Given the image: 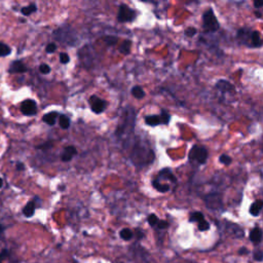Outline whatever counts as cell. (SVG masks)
I'll list each match as a JSON object with an SVG mask.
<instances>
[{
    "label": "cell",
    "instance_id": "cell-1",
    "mask_svg": "<svg viewBox=\"0 0 263 263\" xmlns=\"http://www.w3.org/2000/svg\"><path fill=\"white\" fill-rule=\"evenodd\" d=\"M154 152L151 148L142 143H137L133 147L131 159L136 166H147L154 160Z\"/></svg>",
    "mask_w": 263,
    "mask_h": 263
},
{
    "label": "cell",
    "instance_id": "cell-2",
    "mask_svg": "<svg viewBox=\"0 0 263 263\" xmlns=\"http://www.w3.org/2000/svg\"><path fill=\"white\" fill-rule=\"evenodd\" d=\"M202 28L206 32H216L220 28L219 22L211 7L202 15Z\"/></svg>",
    "mask_w": 263,
    "mask_h": 263
},
{
    "label": "cell",
    "instance_id": "cell-3",
    "mask_svg": "<svg viewBox=\"0 0 263 263\" xmlns=\"http://www.w3.org/2000/svg\"><path fill=\"white\" fill-rule=\"evenodd\" d=\"M126 115H124V119H123V122H122V124H120V126L117 128V130L115 131V134H116L118 137H120V136L124 135V134L126 133V129L129 128V131L130 132H133L134 130V126H135V117H136V114H135V111H134V109H126Z\"/></svg>",
    "mask_w": 263,
    "mask_h": 263
},
{
    "label": "cell",
    "instance_id": "cell-4",
    "mask_svg": "<svg viewBox=\"0 0 263 263\" xmlns=\"http://www.w3.org/2000/svg\"><path fill=\"white\" fill-rule=\"evenodd\" d=\"M188 159L191 162H197L199 164H204L208 159V150L206 147L200 145H194L189 151Z\"/></svg>",
    "mask_w": 263,
    "mask_h": 263
},
{
    "label": "cell",
    "instance_id": "cell-5",
    "mask_svg": "<svg viewBox=\"0 0 263 263\" xmlns=\"http://www.w3.org/2000/svg\"><path fill=\"white\" fill-rule=\"evenodd\" d=\"M136 19V12L133 10L129 5L126 4H120L118 8V13H117V20L120 23H130V22L135 21Z\"/></svg>",
    "mask_w": 263,
    "mask_h": 263
},
{
    "label": "cell",
    "instance_id": "cell-6",
    "mask_svg": "<svg viewBox=\"0 0 263 263\" xmlns=\"http://www.w3.org/2000/svg\"><path fill=\"white\" fill-rule=\"evenodd\" d=\"M88 104L91 106V109L94 113L96 114H101L105 111L107 103L106 101H104L103 99L97 97V96H91L90 99H88Z\"/></svg>",
    "mask_w": 263,
    "mask_h": 263
},
{
    "label": "cell",
    "instance_id": "cell-7",
    "mask_svg": "<svg viewBox=\"0 0 263 263\" xmlns=\"http://www.w3.org/2000/svg\"><path fill=\"white\" fill-rule=\"evenodd\" d=\"M207 207L211 210H217L222 207V200L219 194H210L205 197Z\"/></svg>",
    "mask_w": 263,
    "mask_h": 263
},
{
    "label": "cell",
    "instance_id": "cell-8",
    "mask_svg": "<svg viewBox=\"0 0 263 263\" xmlns=\"http://www.w3.org/2000/svg\"><path fill=\"white\" fill-rule=\"evenodd\" d=\"M21 111L23 114L29 115V116H31V115H35L37 112V106H36L35 101L30 100V99L24 101L21 106Z\"/></svg>",
    "mask_w": 263,
    "mask_h": 263
},
{
    "label": "cell",
    "instance_id": "cell-9",
    "mask_svg": "<svg viewBox=\"0 0 263 263\" xmlns=\"http://www.w3.org/2000/svg\"><path fill=\"white\" fill-rule=\"evenodd\" d=\"M216 88L219 90L220 92H222V93H228V94H233L235 91V85L231 84L229 81L224 80V79L218 80L217 83H216Z\"/></svg>",
    "mask_w": 263,
    "mask_h": 263
},
{
    "label": "cell",
    "instance_id": "cell-10",
    "mask_svg": "<svg viewBox=\"0 0 263 263\" xmlns=\"http://www.w3.org/2000/svg\"><path fill=\"white\" fill-rule=\"evenodd\" d=\"M251 32L252 31L249 28H242L237 31V40L240 44H248V42L250 41V37H251Z\"/></svg>",
    "mask_w": 263,
    "mask_h": 263
},
{
    "label": "cell",
    "instance_id": "cell-11",
    "mask_svg": "<svg viewBox=\"0 0 263 263\" xmlns=\"http://www.w3.org/2000/svg\"><path fill=\"white\" fill-rule=\"evenodd\" d=\"M77 154V149L74 146H67L64 148L61 154V159L63 161H70L75 155Z\"/></svg>",
    "mask_w": 263,
    "mask_h": 263
},
{
    "label": "cell",
    "instance_id": "cell-12",
    "mask_svg": "<svg viewBox=\"0 0 263 263\" xmlns=\"http://www.w3.org/2000/svg\"><path fill=\"white\" fill-rule=\"evenodd\" d=\"M156 179L157 180H160V179L170 180L171 182H174V183H176V182H177V178L175 177V175L173 174V172H172L171 169H169V168L162 169V170L158 173V177L156 178Z\"/></svg>",
    "mask_w": 263,
    "mask_h": 263
},
{
    "label": "cell",
    "instance_id": "cell-13",
    "mask_svg": "<svg viewBox=\"0 0 263 263\" xmlns=\"http://www.w3.org/2000/svg\"><path fill=\"white\" fill-rule=\"evenodd\" d=\"M250 42H251L250 46H253V47H261L262 39H261V36H260L259 31H252Z\"/></svg>",
    "mask_w": 263,
    "mask_h": 263
},
{
    "label": "cell",
    "instance_id": "cell-14",
    "mask_svg": "<svg viewBox=\"0 0 263 263\" xmlns=\"http://www.w3.org/2000/svg\"><path fill=\"white\" fill-rule=\"evenodd\" d=\"M27 71V67L22 61H15L12 63L9 68V73H24Z\"/></svg>",
    "mask_w": 263,
    "mask_h": 263
},
{
    "label": "cell",
    "instance_id": "cell-15",
    "mask_svg": "<svg viewBox=\"0 0 263 263\" xmlns=\"http://www.w3.org/2000/svg\"><path fill=\"white\" fill-rule=\"evenodd\" d=\"M250 240L254 244H259L262 240V230L259 227H255L251 230L250 232Z\"/></svg>",
    "mask_w": 263,
    "mask_h": 263
},
{
    "label": "cell",
    "instance_id": "cell-16",
    "mask_svg": "<svg viewBox=\"0 0 263 263\" xmlns=\"http://www.w3.org/2000/svg\"><path fill=\"white\" fill-rule=\"evenodd\" d=\"M263 208V202L261 199H258L256 200V202H254L253 204L251 205L250 207V214L252 216H254V217H257V216H259L260 212H261Z\"/></svg>",
    "mask_w": 263,
    "mask_h": 263
},
{
    "label": "cell",
    "instance_id": "cell-17",
    "mask_svg": "<svg viewBox=\"0 0 263 263\" xmlns=\"http://www.w3.org/2000/svg\"><path fill=\"white\" fill-rule=\"evenodd\" d=\"M59 116V113L56 112V111H53V112L46 113L44 114V116L42 117V120H43L45 123H47L48 126H53L57 121V118Z\"/></svg>",
    "mask_w": 263,
    "mask_h": 263
},
{
    "label": "cell",
    "instance_id": "cell-18",
    "mask_svg": "<svg viewBox=\"0 0 263 263\" xmlns=\"http://www.w3.org/2000/svg\"><path fill=\"white\" fill-rule=\"evenodd\" d=\"M145 123H146L147 126H159V124H161V122H160V118H159V115H155V114L147 115V116L145 117Z\"/></svg>",
    "mask_w": 263,
    "mask_h": 263
},
{
    "label": "cell",
    "instance_id": "cell-19",
    "mask_svg": "<svg viewBox=\"0 0 263 263\" xmlns=\"http://www.w3.org/2000/svg\"><path fill=\"white\" fill-rule=\"evenodd\" d=\"M152 186L154 187V189H156L157 191L162 192V193L168 192V191L170 190V185H169V184H161L156 179H154L152 181Z\"/></svg>",
    "mask_w": 263,
    "mask_h": 263
},
{
    "label": "cell",
    "instance_id": "cell-20",
    "mask_svg": "<svg viewBox=\"0 0 263 263\" xmlns=\"http://www.w3.org/2000/svg\"><path fill=\"white\" fill-rule=\"evenodd\" d=\"M35 208H36V207H35V202H29L28 204L25 206V208H24V210H23L24 215H25L26 217H28V218L32 217V216L34 215V213H35Z\"/></svg>",
    "mask_w": 263,
    "mask_h": 263
},
{
    "label": "cell",
    "instance_id": "cell-21",
    "mask_svg": "<svg viewBox=\"0 0 263 263\" xmlns=\"http://www.w3.org/2000/svg\"><path fill=\"white\" fill-rule=\"evenodd\" d=\"M131 47H132V41L129 39H126L121 43V45H120V47H119V52L121 53L122 55L128 56V55H130V53H131Z\"/></svg>",
    "mask_w": 263,
    "mask_h": 263
},
{
    "label": "cell",
    "instance_id": "cell-22",
    "mask_svg": "<svg viewBox=\"0 0 263 263\" xmlns=\"http://www.w3.org/2000/svg\"><path fill=\"white\" fill-rule=\"evenodd\" d=\"M132 95L134 96V97L136 98V99H143V98L145 97V92L144 90L141 88L140 85H135L133 88H132L131 91Z\"/></svg>",
    "mask_w": 263,
    "mask_h": 263
},
{
    "label": "cell",
    "instance_id": "cell-23",
    "mask_svg": "<svg viewBox=\"0 0 263 263\" xmlns=\"http://www.w3.org/2000/svg\"><path fill=\"white\" fill-rule=\"evenodd\" d=\"M59 123H60V126H61L63 130H67V129L70 126L71 120L67 115L62 114V115H60V117H59Z\"/></svg>",
    "mask_w": 263,
    "mask_h": 263
},
{
    "label": "cell",
    "instance_id": "cell-24",
    "mask_svg": "<svg viewBox=\"0 0 263 263\" xmlns=\"http://www.w3.org/2000/svg\"><path fill=\"white\" fill-rule=\"evenodd\" d=\"M159 118H160V122H161V124H169V122H170V120H171V115H170V113H169L168 111L164 110V109H162V110L160 111Z\"/></svg>",
    "mask_w": 263,
    "mask_h": 263
},
{
    "label": "cell",
    "instance_id": "cell-25",
    "mask_svg": "<svg viewBox=\"0 0 263 263\" xmlns=\"http://www.w3.org/2000/svg\"><path fill=\"white\" fill-rule=\"evenodd\" d=\"M204 214L200 213V212H193V213L190 214V217H189V222H200L202 220H204Z\"/></svg>",
    "mask_w": 263,
    "mask_h": 263
},
{
    "label": "cell",
    "instance_id": "cell-26",
    "mask_svg": "<svg viewBox=\"0 0 263 263\" xmlns=\"http://www.w3.org/2000/svg\"><path fill=\"white\" fill-rule=\"evenodd\" d=\"M133 232H132L131 229L129 228H123L120 230L119 232V237L122 238L123 240H130L132 237H133Z\"/></svg>",
    "mask_w": 263,
    "mask_h": 263
},
{
    "label": "cell",
    "instance_id": "cell-27",
    "mask_svg": "<svg viewBox=\"0 0 263 263\" xmlns=\"http://www.w3.org/2000/svg\"><path fill=\"white\" fill-rule=\"evenodd\" d=\"M36 10H37V6H36V4L32 3V4H30V5L25 6V7L22 8V13H23L24 15H30L31 13L35 12H36Z\"/></svg>",
    "mask_w": 263,
    "mask_h": 263
},
{
    "label": "cell",
    "instance_id": "cell-28",
    "mask_svg": "<svg viewBox=\"0 0 263 263\" xmlns=\"http://www.w3.org/2000/svg\"><path fill=\"white\" fill-rule=\"evenodd\" d=\"M10 53H12V50L9 46L0 42V57H5V56L9 55Z\"/></svg>",
    "mask_w": 263,
    "mask_h": 263
},
{
    "label": "cell",
    "instance_id": "cell-29",
    "mask_svg": "<svg viewBox=\"0 0 263 263\" xmlns=\"http://www.w3.org/2000/svg\"><path fill=\"white\" fill-rule=\"evenodd\" d=\"M147 221H148V223L150 224V226L154 227V226H156V225H157L159 219H158V217L156 215H154V214H151V215H149L148 218H147Z\"/></svg>",
    "mask_w": 263,
    "mask_h": 263
},
{
    "label": "cell",
    "instance_id": "cell-30",
    "mask_svg": "<svg viewBox=\"0 0 263 263\" xmlns=\"http://www.w3.org/2000/svg\"><path fill=\"white\" fill-rule=\"evenodd\" d=\"M104 40H105V43L107 44V45L112 46V45H114V44H116L118 38L115 36H106V37H104Z\"/></svg>",
    "mask_w": 263,
    "mask_h": 263
},
{
    "label": "cell",
    "instance_id": "cell-31",
    "mask_svg": "<svg viewBox=\"0 0 263 263\" xmlns=\"http://www.w3.org/2000/svg\"><path fill=\"white\" fill-rule=\"evenodd\" d=\"M197 226L200 231H206V230H209V229H210V224H209V222L206 221L205 219L202 220L200 222H198Z\"/></svg>",
    "mask_w": 263,
    "mask_h": 263
},
{
    "label": "cell",
    "instance_id": "cell-32",
    "mask_svg": "<svg viewBox=\"0 0 263 263\" xmlns=\"http://www.w3.org/2000/svg\"><path fill=\"white\" fill-rule=\"evenodd\" d=\"M219 161L221 162V164H225V166H228V164H231V161H232V159H231L230 156H228V155L226 154H222L219 156Z\"/></svg>",
    "mask_w": 263,
    "mask_h": 263
},
{
    "label": "cell",
    "instance_id": "cell-33",
    "mask_svg": "<svg viewBox=\"0 0 263 263\" xmlns=\"http://www.w3.org/2000/svg\"><path fill=\"white\" fill-rule=\"evenodd\" d=\"M60 62L62 64H68L70 62V58H69V55L66 53H60Z\"/></svg>",
    "mask_w": 263,
    "mask_h": 263
},
{
    "label": "cell",
    "instance_id": "cell-34",
    "mask_svg": "<svg viewBox=\"0 0 263 263\" xmlns=\"http://www.w3.org/2000/svg\"><path fill=\"white\" fill-rule=\"evenodd\" d=\"M184 33L187 37H193L197 34V29L193 28V27H189V28H187L186 30H185Z\"/></svg>",
    "mask_w": 263,
    "mask_h": 263
},
{
    "label": "cell",
    "instance_id": "cell-35",
    "mask_svg": "<svg viewBox=\"0 0 263 263\" xmlns=\"http://www.w3.org/2000/svg\"><path fill=\"white\" fill-rule=\"evenodd\" d=\"M39 71L42 74H48L50 72V67L47 64H41L39 66Z\"/></svg>",
    "mask_w": 263,
    "mask_h": 263
},
{
    "label": "cell",
    "instance_id": "cell-36",
    "mask_svg": "<svg viewBox=\"0 0 263 263\" xmlns=\"http://www.w3.org/2000/svg\"><path fill=\"white\" fill-rule=\"evenodd\" d=\"M56 50H57V45H56L55 43H50V44H47V46H46V48H45V50H46V53H55L56 52Z\"/></svg>",
    "mask_w": 263,
    "mask_h": 263
},
{
    "label": "cell",
    "instance_id": "cell-37",
    "mask_svg": "<svg viewBox=\"0 0 263 263\" xmlns=\"http://www.w3.org/2000/svg\"><path fill=\"white\" fill-rule=\"evenodd\" d=\"M156 227H157V228H159V229H166V228H168V227H169V222L164 221V220H159L157 225H156Z\"/></svg>",
    "mask_w": 263,
    "mask_h": 263
},
{
    "label": "cell",
    "instance_id": "cell-38",
    "mask_svg": "<svg viewBox=\"0 0 263 263\" xmlns=\"http://www.w3.org/2000/svg\"><path fill=\"white\" fill-rule=\"evenodd\" d=\"M52 147H53V142L47 141V142H45V143L37 146L36 148L37 149H50V148H52Z\"/></svg>",
    "mask_w": 263,
    "mask_h": 263
},
{
    "label": "cell",
    "instance_id": "cell-39",
    "mask_svg": "<svg viewBox=\"0 0 263 263\" xmlns=\"http://www.w3.org/2000/svg\"><path fill=\"white\" fill-rule=\"evenodd\" d=\"M254 259L256 260V261H262L263 259V253L262 251H257L255 254H254Z\"/></svg>",
    "mask_w": 263,
    "mask_h": 263
},
{
    "label": "cell",
    "instance_id": "cell-40",
    "mask_svg": "<svg viewBox=\"0 0 263 263\" xmlns=\"http://www.w3.org/2000/svg\"><path fill=\"white\" fill-rule=\"evenodd\" d=\"M7 255H8V251L6 250V249H4V250H2L1 253H0V258H1L2 260H4L7 257Z\"/></svg>",
    "mask_w": 263,
    "mask_h": 263
},
{
    "label": "cell",
    "instance_id": "cell-41",
    "mask_svg": "<svg viewBox=\"0 0 263 263\" xmlns=\"http://www.w3.org/2000/svg\"><path fill=\"white\" fill-rule=\"evenodd\" d=\"M248 253H249V250L247 248H245V247L238 249V254H240V255H246V254H248Z\"/></svg>",
    "mask_w": 263,
    "mask_h": 263
},
{
    "label": "cell",
    "instance_id": "cell-42",
    "mask_svg": "<svg viewBox=\"0 0 263 263\" xmlns=\"http://www.w3.org/2000/svg\"><path fill=\"white\" fill-rule=\"evenodd\" d=\"M254 6H255V8H261L263 6V2L255 0V1H254Z\"/></svg>",
    "mask_w": 263,
    "mask_h": 263
},
{
    "label": "cell",
    "instance_id": "cell-43",
    "mask_svg": "<svg viewBox=\"0 0 263 263\" xmlns=\"http://www.w3.org/2000/svg\"><path fill=\"white\" fill-rule=\"evenodd\" d=\"M24 169H25L24 164H22V162H18V164H17V170L18 171H23Z\"/></svg>",
    "mask_w": 263,
    "mask_h": 263
},
{
    "label": "cell",
    "instance_id": "cell-44",
    "mask_svg": "<svg viewBox=\"0 0 263 263\" xmlns=\"http://www.w3.org/2000/svg\"><path fill=\"white\" fill-rule=\"evenodd\" d=\"M255 15L258 18V19H261V17H262V13H261V12H255Z\"/></svg>",
    "mask_w": 263,
    "mask_h": 263
},
{
    "label": "cell",
    "instance_id": "cell-45",
    "mask_svg": "<svg viewBox=\"0 0 263 263\" xmlns=\"http://www.w3.org/2000/svg\"><path fill=\"white\" fill-rule=\"evenodd\" d=\"M2 185H3V181H2V179L0 178V188L2 187Z\"/></svg>",
    "mask_w": 263,
    "mask_h": 263
},
{
    "label": "cell",
    "instance_id": "cell-46",
    "mask_svg": "<svg viewBox=\"0 0 263 263\" xmlns=\"http://www.w3.org/2000/svg\"><path fill=\"white\" fill-rule=\"evenodd\" d=\"M2 230H3V227H2V225L0 224V233L2 232Z\"/></svg>",
    "mask_w": 263,
    "mask_h": 263
},
{
    "label": "cell",
    "instance_id": "cell-47",
    "mask_svg": "<svg viewBox=\"0 0 263 263\" xmlns=\"http://www.w3.org/2000/svg\"><path fill=\"white\" fill-rule=\"evenodd\" d=\"M2 261H3V260H2L1 258H0V263H2Z\"/></svg>",
    "mask_w": 263,
    "mask_h": 263
}]
</instances>
